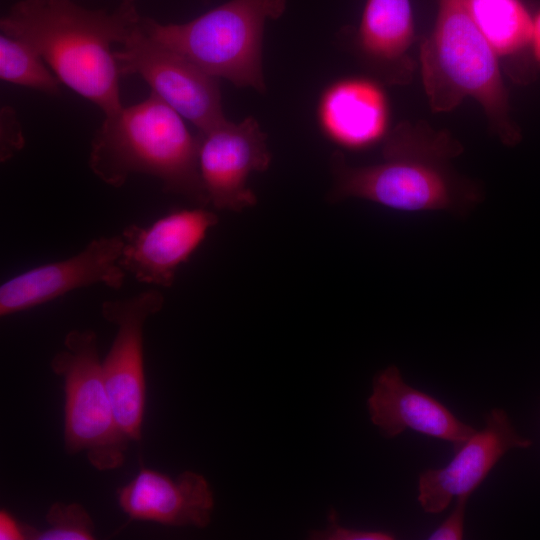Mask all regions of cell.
I'll return each mask as SVG.
<instances>
[{
  "instance_id": "1",
  "label": "cell",
  "mask_w": 540,
  "mask_h": 540,
  "mask_svg": "<svg viewBox=\"0 0 540 540\" xmlns=\"http://www.w3.org/2000/svg\"><path fill=\"white\" fill-rule=\"evenodd\" d=\"M462 144L425 121H404L382 142L379 162L354 166L340 151L330 159L333 185L328 200L357 198L402 212H471L482 200L478 183L462 176L452 160Z\"/></svg>"
},
{
  "instance_id": "2",
  "label": "cell",
  "mask_w": 540,
  "mask_h": 540,
  "mask_svg": "<svg viewBox=\"0 0 540 540\" xmlns=\"http://www.w3.org/2000/svg\"><path fill=\"white\" fill-rule=\"evenodd\" d=\"M137 0H121L112 12L72 0H20L1 18L3 34L31 46L61 83L105 115L122 107L113 44H122L141 15Z\"/></svg>"
},
{
  "instance_id": "3",
  "label": "cell",
  "mask_w": 540,
  "mask_h": 540,
  "mask_svg": "<svg viewBox=\"0 0 540 540\" xmlns=\"http://www.w3.org/2000/svg\"><path fill=\"white\" fill-rule=\"evenodd\" d=\"M199 147L200 135L191 134L183 117L151 92L145 100L105 115L92 138L88 164L114 188L132 174H145L157 178L164 191L206 207Z\"/></svg>"
},
{
  "instance_id": "4",
  "label": "cell",
  "mask_w": 540,
  "mask_h": 540,
  "mask_svg": "<svg viewBox=\"0 0 540 540\" xmlns=\"http://www.w3.org/2000/svg\"><path fill=\"white\" fill-rule=\"evenodd\" d=\"M425 94L435 113L450 112L471 97L490 131L508 147L522 140L510 112L508 91L494 50L472 19L465 0H439L435 25L421 43Z\"/></svg>"
},
{
  "instance_id": "5",
  "label": "cell",
  "mask_w": 540,
  "mask_h": 540,
  "mask_svg": "<svg viewBox=\"0 0 540 540\" xmlns=\"http://www.w3.org/2000/svg\"><path fill=\"white\" fill-rule=\"evenodd\" d=\"M285 8L286 0H229L186 23L162 24L141 17L140 25L151 38L211 76L264 93V27Z\"/></svg>"
},
{
  "instance_id": "6",
  "label": "cell",
  "mask_w": 540,
  "mask_h": 540,
  "mask_svg": "<svg viewBox=\"0 0 540 540\" xmlns=\"http://www.w3.org/2000/svg\"><path fill=\"white\" fill-rule=\"evenodd\" d=\"M51 369L64 381L66 451L85 452L89 463L99 471L123 465L130 441L115 418L96 333L90 329L69 331L64 338V349L51 360Z\"/></svg>"
},
{
  "instance_id": "7",
  "label": "cell",
  "mask_w": 540,
  "mask_h": 540,
  "mask_svg": "<svg viewBox=\"0 0 540 540\" xmlns=\"http://www.w3.org/2000/svg\"><path fill=\"white\" fill-rule=\"evenodd\" d=\"M120 45L115 57L121 76L139 75L151 92L195 125L199 133L227 120L218 78L151 38L140 20Z\"/></svg>"
},
{
  "instance_id": "8",
  "label": "cell",
  "mask_w": 540,
  "mask_h": 540,
  "mask_svg": "<svg viewBox=\"0 0 540 540\" xmlns=\"http://www.w3.org/2000/svg\"><path fill=\"white\" fill-rule=\"evenodd\" d=\"M163 305V294L150 289L101 306L103 318L117 327L102 361L103 377L118 426L129 441L141 439L145 410L144 325Z\"/></svg>"
},
{
  "instance_id": "9",
  "label": "cell",
  "mask_w": 540,
  "mask_h": 540,
  "mask_svg": "<svg viewBox=\"0 0 540 540\" xmlns=\"http://www.w3.org/2000/svg\"><path fill=\"white\" fill-rule=\"evenodd\" d=\"M199 135V171L209 205L231 212L255 206L257 196L248 185L249 176L267 170L272 160L267 134L258 121L253 117L239 123L226 120Z\"/></svg>"
},
{
  "instance_id": "10",
  "label": "cell",
  "mask_w": 540,
  "mask_h": 540,
  "mask_svg": "<svg viewBox=\"0 0 540 540\" xmlns=\"http://www.w3.org/2000/svg\"><path fill=\"white\" fill-rule=\"evenodd\" d=\"M121 235L91 240L79 253L23 271L0 285V315L6 317L45 304L73 290L123 285Z\"/></svg>"
},
{
  "instance_id": "11",
  "label": "cell",
  "mask_w": 540,
  "mask_h": 540,
  "mask_svg": "<svg viewBox=\"0 0 540 540\" xmlns=\"http://www.w3.org/2000/svg\"><path fill=\"white\" fill-rule=\"evenodd\" d=\"M218 221L215 212L197 205L171 211L148 226L130 224L121 233L120 266L139 282L169 288Z\"/></svg>"
},
{
  "instance_id": "12",
  "label": "cell",
  "mask_w": 540,
  "mask_h": 540,
  "mask_svg": "<svg viewBox=\"0 0 540 540\" xmlns=\"http://www.w3.org/2000/svg\"><path fill=\"white\" fill-rule=\"evenodd\" d=\"M531 445L532 441L516 431L503 409H491L483 429L475 431L455 449L454 457L445 467L420 474V506L426 513H441L453 499L470 497L509 450Z\"/></svg>"
},
{
  "instance_id": "13",
  "label": "cell",
  "mask_w": 540,
  "mask_h": 540,
  "mask_svg": "<svg viewBox=\"0 0 540 540\" xmlns=\"http://www.w3.org/2000/svg\"><path fill=\"white\" fill-rule=\"evenodd\" d=\"M367 406L372 423L386 438L411 429L448 441L455 450L476 431L439 400L409 386L394 365L374 376Z\"/></svg>"
},
{
  "instance_id": "14",
  "label": "cell",
  "mask_w": 540,
  "mask_h": 540,
  "mask_svg": "<svg viewBox=\"0 0 540 540\" xmlns=\"http://www.w3.org/2000/svg\"><path fill=\"white\" fill-rule=\"evenodd\" d=\"M381 84L371 78L346 77L328 85L317 105L323 135L349 151L382 143L390 131V106Z\"/></svg>"
},
{
  "instance_id": "15",
  "label": "cell",
  "mask_w": 540,
  "mask_h": 540,
  "mask_svg": "<svg viewBox=\"0 0 540 540\" xmlns=\"http://www.w3.org/2000/svg\"><path fill=\"white\" fill-rule=\"evenodd\" d=\"M123 512L132 520L174 527L204 528L211 521L213 493L206 479L185 471L176 478L149 468L117 492Z\"/></svg>"
},
{
  "instance_id": "16",
  "label": "cell",
  "mask_w": 540,
  "mask_h": 540,
  "mask_svg": "<svg viewBox=\"0 0 540 540\" xmlns=\"http://www.w3.org/2000/svg\"><path fill=\"white\" fill-rule=\"evenodd\" d=\"M414 39L410 0H367L353 49L376 80L407 85L416 66L411 56Z\"/></svg>"
},
{
  "instance_id": "17",
  "label": "cell",
  "mask_w": 540,
  "mask_h": 540,
  "mask_svg": "<svg viewBox=\"0 0 540 540\" xmlns=\"http://www.w3.org/2000/svg\"><path fill=\"white\" fill-rule=\"evenodd\" d=\"M465 1L472 19L499 61L505 60L509 66L520 60L534 62L531 53L533 18L521 0Z\"/></svg>"
},
{
  "instance_id": "18",
  "label": "cell",
  "mask_w": 540,
  "mask_h": 540,
  "mask_svg": "<svg viewBox=\"0 0 540 540\" xmlns=\"http://www.w3.org/2000/svg\"><path fill=\"white\" fill-rule=\"evenodd\" d=\"M44 62L31 46L1 33L0 78L3 81L49 95H58L61 82Z\"/></svg>"
},
{
  "instance_id": "19",
  "label": "cell",
  "mask_w": 540,
  "mask_h": 540,
  "mask_svg": "<svg viewBox=\"0 0 540 540\" xmlns=\"http://www.w3.org/2000/svg\"><path fill=\"white\" fill-rule=\"evenodd\" d=\"M48 528L35 530L25 525L26 539L33 540H91L94 539V524L78 503L57 502L51 505L46 516Z\"/></svg>"
},
{
  "instance_id": "20",
  "label": "cell",
  "mask_w": 540,
  "mask_h": 540,
  "mask_svg": "<svg viewBox=\"0 0 540 540\" xmlns=\"http://www.w3.org/2000/svg\"><path fill=\"white\" fill-rule=\"evenodd\" d=\"M310 538L318 540H391L395 537L387 531L358 530L340 526L337 522L336 512L332 510L328 516L327 527L311 531Z\"/></svg>"
},
{
  "instance_id": "21",
  "label": "cell",
  "mask_w": 540,
  "mask_h": 540,
  "mask_svg": "<svg viewBox=\"0 0 540 540\" xmlns=\"http://www.w3.org/2000/svg\"><path fill=\"white\" fill-rule=\"evenodd\" d=\"M469 497L456 498V505L448 517L433 530L429 540H460L464 537L466 506Z\"/></svg>"
},
{
  "instance_id": "22",
  "label": "cell",
  "mask_w": 540,
  "mask_h": 540,
  "mask_svg": "<svg viewBox=\"0 0 540 540\" xmlns=\"http://www.w3.org/2000/svg\"><path fill=\"white\" fill-rule=\"evenodd\" d=\"M0 539L19 540L26 539L25 525H21L6 510L0 512Z\"/></svg>"
},
{
  "instance_id": "23",
  "label": "cell",
  "mask_w": 540,
  "mask_h": 540,
  "mask_svg": "<svg viewBox=\"0 0 540 540\" xmlns=\"http://www.w3.org/2000/svg\"><path fill=\"white\" fill-rule=\"evenodd\" d=\"M531 53L536 65L540 66V11L533 18Z\"/></svg>"
}]
</instances>
